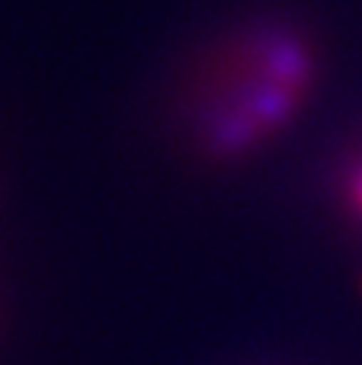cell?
I'll use <instances>...</instances> for the list:
<instances>
[{"mask_svg": "<svg viewBox=\"0 0 362 365\" xmlns=\"http://www.w3.org/2000/svg\"><path fill=\"white\" fill-rule=\"evenodd\" d=\"M350 205H353V212L362 218V164H359V170L350 177Z\"/></svg>", "mask_w": 362, "mask_h": 365, "instance_id": "obj_1", "label": "cell"}]
</instances>
